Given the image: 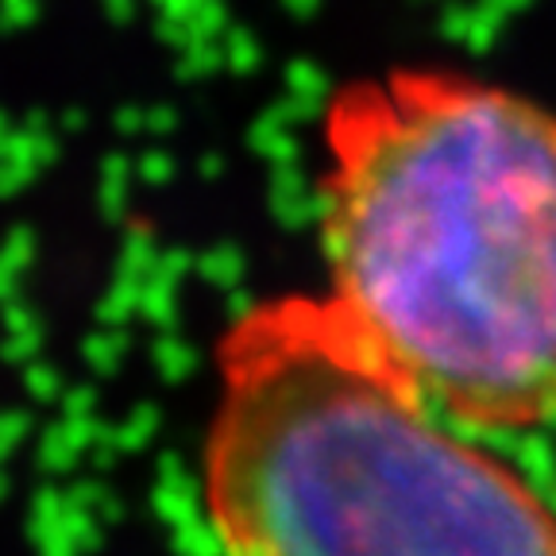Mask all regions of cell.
<instances>
[{
    "label": "cell",
    "instance_id": "obj_1",
    "mask_svg": "<svg viewBox=\"0 0 556 556\" xmlns=\"http://www.w3.org/2000/svg\"><path fill=\"white\" fill-rule=\"evenodd\" d=\"M329 298L448 421H556V109L456 70H387L321 113Z\"/></svg>",
    "mask_w": 556,
    "mask_h": 556
},
{
    "label": "cell",
    "instance_id": "obj_2",
    "mask_svg": "<svg viewBox=\"0 0 556 556\" xmlns=\"http://www.w3.org/2000/svg\"><path fill=\"white\" fill-rule=\"evenodd\" d=\"M201 498L225 556H556V510L387 367L325 294L217 340Z\"/></svg>",
    "mask_w": 556,
    "mask_h": 556
}]
</instances>
